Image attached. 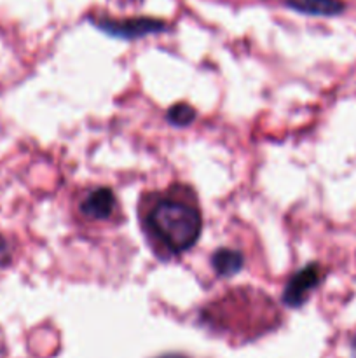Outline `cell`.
Here are the masks:
<instances>
[{"label":"cell","instance_id":"1","mask_svg":"<svg viewBox=\"0 0 356 358\" xmlns=\"http://www.w3.org/2000/svg\"><path fill=\"white\" fill-rule=\"evenodd\" d=\"M149 227L154 236L171 252L181 254L198 241L201 234V213L195 206L175 198H164L152 206Z\"/></svg>","mask_w":356,"mask_h":358},{"label":"cell","instance_id":"2","mask_svg":"<svg viewBox=\"0 0 356 358\" xmlns=\"http://www.w3.org/2000/svg\"><path fill=\"white\" fill-rule=\"evenodd\" d=\"M96 24L107 34L122 38H138L143 37V35L157 34V31H163L166 28L163 21L150 20V17H133V20L124 21L103 20L98 21Z\"/></svg>","mask_w":356,"mask_h":358},{"label":"cell","instance_id":"3","mask_svg":"<svg viewBox=\"0 0 356 358\" xmlns=\"http://www.w3.org/2000/svg\"><path fill=\"white\" fill-rule=\"evenodd\" d=\"M323 278V273L321 268L316 264H311L307 268L300 269L295 276L288 282L286 285L285 294H283V303L286 306L299 308L300 304H304V301L307 299V296L311 294V290L318 285Z\"/></svg>","mask_w":356,"mask_h":358},{"label":"cell","instance_id":"4","mask_svg":"<svg viewBox=\"0 0 356 358\" xmlns=\"http://www.w3.org/2000/svg\"><path fill=\"white\" fill-rule=\"evenodd\" d=\"M115 208V196L110 189H96L80 205L84 215L91 219H108Z\"/></svg>","mask_w":356,"mask_h":358},{"label":"cell","instance_id":"5","mask_svg":"<svg viewBox=\"0 0 356 358\" xmlns=\"http://www.w3.org/2000/svg\"><path fill=\"white\" fill-rule=\"evenodd\" d=\"M288 7L309 16H337L344 10L341 0H286Z\"/></svg>","mask_w":356,"mask_h":358},{"label":"cell","instance_id":"6","mask_svg":"<svg viewBox=\"0 0 356 358\" xmlns=\"http://www.w3.org/2000/svg\"><path fill=\"white\" fill-rule=\"evenodd\" d=\"M243 255L237 250H227V248H222V250L215 252L212 257V266L220 276H232L243 268Z\"/></svg>","mask_w":356,"mask_h":358},{"label":"cell","instance_id":"7","mask_svg":"<svg viewBox=\"0 0 356 358\" xmlns=\"http://www.w3.org/2000/svg\"><path fill=\"white\" fill-rule=\"evenodd\" d=\"M166 117L173 126H188L195 119V112L191 105L178 103L168 110Z\"/></svg>","mask_w":356,"mask_h":358},{"label":"cell","instance_id":"8","mask_svg":"<svg viewBox=\"0 0 356 358\" xmlns=\"http://www.w3.org/2000/svg\"><path fill=\"white\" fill-rule=\"evenodd\" d=\"M7 261H9V248H7L6 241L0 238V266L6 264Z\"/></svg>","mask_w":356,"mask_h":358},{"label":"cell","instance_id":"9","mask_svg":"<svg viewBox=\"0 0 356 358\" xmlns=\"http://www.w3.org/2000/svg\"><path fill=\"white\" fill-rule=\"evenodd\" d=\"M161 358H185V357H180V355H166V357H161Z\"/></svg>","mask_w":356,"mask_h":358},{"label":"cell","instance_id":"10","mask_svg":"<svg viewBox=\"0 0 356 358\" xmlns=\"http://www.w3.org/2000/svg\"><path fill=\"white\" fill-rule=\"evenodd\" d=\"M355 350H356V346H355Z\"/></svg>","mask_w":356,"mask_h":358}]
</instances>
